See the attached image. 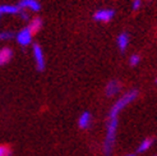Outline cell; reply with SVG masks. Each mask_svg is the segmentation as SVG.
Segmentation results:
<instances>
[{
    "mask_svg": "<svg viewBox=\"0 0 157 156\" xmlns=\"http://www.w3.org/2000/svg\"><path fill=\"white\" fill-rule=\"evenodd\" d=\"M152 145H153V138L146 137V138L142 139V141H140V143L138 145V147H137V154H144V152H147V151L152 147Z\"/></svg>",
    "mask_w": 157,
    "mask_h": 156,
    "instance_id": "4fadbf2b",
    "label": "cell"
},
{
    "mask_svg": "<svg viewBox=\"0 0 157 156\" xmlns=\"http://www.w3.org/2000/svg\"><path fill=\"white\" fill-rule=\"evenodd\" d=\"M129 35L127 32H121L119 36L116 37V45H117V48H119L120 51H125L128 49V46H129Z\"/></svg>",
    "mask_w": 157,
    "mask_h": 156,
    "instance_id": "8fae6325",
    "label": "cell"
},
{
    "mask_svg": "<svg viewBox=\"0 0 157 156\" xmlns=\"http://www.w3.org/2000/svg\"><path fill=\"white\" fill-rule=\"evenodd\" d=\"M140 6H142V0H134V2L132 3V10L138 12L140 9Z\"/></svg>",
    "mask_w": 157,
    "mask_h": 156,
    "instance_id": "ac0fdd59",
    "label": "cell"
},
{
    "mask_svg": "<svg viewBox=\"0 0 157 156\" xmlns=\"http://www.w3.org/2000/svg\"><path fill=\"white\" fill-rule=\"evenodd\" d=\"M121 90H123L121 82L119 80H111V81H109V83L105 87V95L107 97H114L117 93H120Z\"/></svg>",
    "mask_w": 157,
    "mask_h": 156,
    "instance_id": "8992f818",
    "label": "cell"
},
{
    "mask_svg": "<svg viewBox=\"0 0 157 156\" xmlns=\"http://www.w3.org/2000/svg\"><path fill=\"white\" fill-rule=\"evenodd\" d=\"M156 82H157V80H156Z\"/></svg>",
    "mask_w": 157,
    "mask_h": 156,
    "instance_id": "ffe728a7",
    "label": "cell"
},
{
    "mask_svg": "<svg viewBox=\"0 0 157 156\" xmlns=\"http://www.w3.org/2000/svg\"><path fill=\"white\" fill-rule=\"evenodd\" d=\"M91 123H92V115L90 111H83L79 118H78V126H79L81 129H88L91 127Z\"/></svg>",
    "mask_w": 157,
    "mask_h": 156,
    "instance_id": "9c48e42d",
    "label": "cell"
},
{
    "mask_svg": "<svg viewBox=\"0 0 157 156\" xmlns=\"http://www.w3.org/2000/svg\"><path fill=\"white\" fill-rule=\"evenodd\" d=\"M117 126H119V116H109L106 124V135L104 139V156H113L114 146L116 142Z\"/></svg>",
    "mask_w": 157,
    "mask_h": 156,
    "instance_id": "6da1fadb",
    "label": "cell"
},
{
    "mask_svg": "<svg viewBox=\"0 0 157 156\" xmlns=\"http://www.w3.org/2000/svg\"><path fill=\"white\" fill-rule=\"evenodd\" d=\"M19 6L13 5V4H0V19L5 15H18L19 13Z\"/></svg>",
    "mask_w": 157,
    "mask_h": 156,
    "instance_id": "ba28073f",
    "label": "cell"
},
{
    "mask_svg": "<svg viewBox=\"0 0 157 156\" xmlns=\"http://www.w3.org/2000/svg\"><path fill=\"white\" fill-rule=\"evenodd\" d=\"M138 97V91L137 90H129L115 101V104L111 106L109 111V116H119V114L124 110L128 105H130L133 101H136Z\"/></svg>",
    "mask_w": 157,
    "mask_h": 156,
    "instance_id": "7a4b0ae2",
    "label": "cell"
},
{
    "mask_svg": "<svg viewBox=\"0 0 157 156\" xmlns=\"http://www.w3.org/2000/svg\"><path fill=\"white\" fill-rule=\"evenodd\" d=\"M27 27H28L31 31H32V33H33V35H36L37 32H40V31L42 29V27H44V22H42V19H41L40 17H33L32 19H29Z\"/></svg>",
    "mask_w": 157,
    "mask_h": 156,
    "instance_id": "7c38bea8",
    "label": "cell"
},
{
    "mask_svg": "<svg viewBox=\"0 0 157 156\" xmlns=\"http://www.w3.org/2000/svg\"><path fill=\"white\" fill-rule=\"evenodd\" d=\"M17 5L19 6V9L27 10L28 13L29 12L37 13V12H40V9H41V4H40L38 0H19V3Z\"/></svg>",
    "mask_w": 157,
    "mask_h": 156,
    "instance_id": "52a82bcc",
    "label": "cell"
},
{
    "mask_svg": "<svg viewBox=\"0 0 157 156\" xmlns=\"http://www.w3.org/2000/svg\"><path fill=\"white\" fill-rule=\"evenodd\" d=\"M114 17H115V10L109 9V8H102V9H98L93 13V19L101 23H109Z\"/></svg>",
    "mask_w": 157,
    "mask_h": 156,
    "instance_id": "5b68a950",
    "label": "cell"
},
{
    "mask_svg": "<svg viewBox=\"0 0 157 156\" xmlns=\"http://www.w3.org/2000/svg\"><path fill=\"white\" fill-rule=\"evenodd\" d=\"M10 147L6 145H0V156H10Z\"/></svg>",
    "mask_w": 157,
    "mask_h": 156,
    "instance_id": "2e32d148",
    "label": "cell"
},
{
    "mask_svg": "<svg viewBox=\"0 0 157 156\" xmlns=\"http://www.w3.org/2000/svg\"><path fill=\"white\" fill-rule=\"evenodd\" d=\"M13 59V50L10 48H2L0 49V67L6 65L9 61Z\"/></svg>",
    "mask_w": 157,
    "mask_h": 156,
    "instance_id": "30bf717a",
    "label": "cell"
},
{
    "mask_svg": "<svg viewBox=\"0 0 157 156\" xmlns=\"http://www.w3.org/2000/svg\"><path fill=\"white\" fill-rule=\"evenodd\" d=\"M124 156H137L136 154H127V155H124Z\"/></svg>",
    "mask_w": 157,
    "mask_h": 156,
    "instance_id": "d6986e66",
    "label": "cell"
},
{
    "mask_svg": "<svg viewBox=\"0 0 157 156\" xmlns=\"http://www.w3.org/2000/svg\"><path fill=\"white\" fill-rule=\"evenodd\" d=\"M32 58L35 60V65L37 68V71L44 72L46 68V58H45V53L41 48V45L32 44Z\"/></svg>",
    "mask_w": 157,
    "mask_h": 156,
    "instance_id": "277c9868",
    "label": "cell"
},
{
    "mask_svg": "<svg viewBox=\"0 0 157 156\" xmlns=\"http://www.w3.org/2000/svg\"><path fill=\"white\" fill-rule=\"evenodd\" d=\"M33 33L32 31H31L27 26L21 28L18 32H15V41H17V44L19 46H22V48H27V46H31L33 44Z\"/></svg>",
    "mask_w": 157,
    "mask_h": 156,
    "instance_id": "3957f363",
    "label": "cell"
},
{
    "mask_svg": "<svg viewBox=\"0 0 157 156\" xmlns=\"http://www.w3.org/2000/svg\"><path fill=\"white\" fill-rule=\"evenodd\" d=\"M140 63V57L138 55V54H133V55H130V58H129V64L132 65V67H136V65H138Z\"/></svg>",
    "mask_w": 157,
    "mask_h": 156,
    "instance_id": "9a60e30c",
    "label": "cell"
},
{
    "mask_svg": "<svg viewBox=\"0 0 157 156\" xmlns=\"http://www.w3.org/2000/svg\"><path fill=\"white\" fill-rule=\"evenodd\" d=\"M18 17H19L21 19H23V21H26V22H27V21L29 22V19H31V18H29V13H28L27 10H23V9L19 10Z\"/></svg>",
    "mask_w": 157,
    "mask_h": 156,
    "instance_id": "e0dca14e",
    "label": "cell"
},
{
    "mask_svg": "<svg viewBox=\"0 0 157 156\" xmlns=\"http://www.w3.org/2000/svg\"><path fill=\"white\" fill-rule=\"evenodd\" d=\"M15 37V32L9 29H4L0 31V41H10Z\"/></svg>",
    "mask_w": 157,
    "mask_h": 156,
    "instance_id": "5bb4252c",
    "label": "cell"
}]
</instances>
